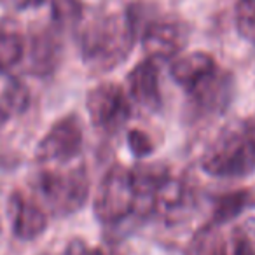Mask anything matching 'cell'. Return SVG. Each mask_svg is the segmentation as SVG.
Instances as JSON below:
<instances>
[{"mask_svg": "<svg viewBox=\"0 0 255 255\" xmlns=\"http://www.w3.org/2000/svg\"><path fill=\"white\" fill-rule=\"evenodd\" d=\"M79 51L89 68L105 72L128 58L136 39L133 12H100L82 18L75 28Z\"/></svg>", "mask_w": 255, "mask_h": 255, "instance_id": "6da1fadb", "label": "cell"}, {"mask_svg": "<svg viewBox=\"0 0 255 255\" xmlns=\"http://www.w3.org/2000/svg\"><path fill=\"white\" fill-rule=\"evenodd\" d=\"M35 191L44 206L54 215H70L84 206L89 194V178L82 164L54 166L44 170L35 182Z\"/></svg>", "mask_w": 255, "mask_h": 255, "instance_id": "7a4b0ae2", "label": "cell"}, {"mask_svg": "<svg viewBox=\"0 0 255 255\" xmlns=\"http://www.w3.org/2000/svg\"><path fill=\"white\" fill-rule=\"evenodd\" d=\"M201 166L212 177H243L255 171V142L245 124L241 129L224 133L206 149Z\"/></svg>", "mask_w": 255, "mask_h": 255, "instance_id": "3957f363", "label": "cell"}, {"mask_svg": "<svg viewBox=\"0 0 255 255\" xmlns=\"http://www.w3.org/2000/svg\"><path fill=\"white\" fill-rule=\"evenodd\" d=\"M95 215L103 224H117L138 208V196L133 184L131 170L116 164L103 178L95 194Z\"/></svg>", "mask_w": 255, "mask_h": 255, "instance_id": "277c9868", "label": "cell"}, {"mask_svg": "<svg viewBox=\"0 0 255 255\" xmlns=\"http://www.w3.org/2000/svg\"><path fill=\"white\" fill-rule=\"evenodd\" d=\"M86 109L93 126L107 133L117 131L129 117V102L123 88L114 82H103L93 88L88 93Z\"/></svg>", "mask_w": 255, "mask_h": 255, "instance_id": "5b68a950", "label": "cell"}, {"mask_svg": "<svg viewBox=\"0 0 255 255\" xmlns=\"http://www.w3.org/2000/svg\"><path fill=\"white\" fill-rule=\"evenodd\" d=\"M82 147V128L75 117L58 121L37 145L35 156L42 164H65Z\"/></svg>", "mask_w": 255, "mask_h": 255, "instance_id": "8992f818", "label": "cell"}, {"mask_svg": "<svg viewBox=\"0 0 255 255\" xmlns=\"http://www.w3.org/2000/svg\"><path fill=\"white\" fill-rule=\"evenodd\" d=\"M189 39V28L177 18H159L150 21L142 33L143 51L150 60H170L177 56Z\"/></svg>", "mask_w": 255, "mask_h": 255, "instance_id": "52a82bcc", "label": "cell"}, {"mask_svg": "<svg viewBox=\"0 0 255 255\" xmlns=\"http://www.w3.org/2000/svg\"><path fill=\"white\" fill-rule=\"evenodd\" d=\"M194 206V192L182 178L168 177L152 199V210L170 222L182 220Z\"/></svg>", "mask_w": 255, "mask_h": 255, "instance_id": "ba28073f", "label": "cell"}, {"mask_svg": "<svg viewBox=\"0 0 255 255\" xmlns=\"http://www.w3.org/2000/svg\"><path fill=\"white\" fill-rule=\"evenodd\" d=\"M26 60L35 75H47L58 67L61 58L60 35L51 26L33 30L26 46Z\"/></svg>", "mask_w": 255, "mask_h": 255, "instance_id": "9c48e42d", "label": "cell"}, {"mask_svg": "<svg viewBox=\"0 0 255 255\" xmlns=\"http://www.w3.org/2000/svg\"><path fill=\"white\" fill-rule=\"evenodd\" d=\"M11 210L12 233L23 241H32L39 238L47 227V215L42 205L32 198H25L19 192H14L9 201Z\"/></svg>", "mask_w": 255, "mask_h": 255, "instance_id": "30bf717a", "label": "cell"}, {"mask_svg": "<svg viewBox=\"0 0 255 255\" xmlns=\"http://www.w3.org/2000/svg\"><path fill=\"white\" fill-rule=\"evenodd\" d=\"M128 89L138 105L149 112L161 109V88H159V70L154 60L140 61L128 74Z\"/></svg>", "mask_w": 255, "mask_h": 255, "instance_id": "8fae6325", "label": "cell"}, {"mask_svg": "<svg viewBox=\"0 0 255 255\" xmlns=\"http://www.w3.org/2000/svg\"><path fill=\"white\" fill-rule=\"evenodd\" d=\"M189 93L199 109L206 112H220L227 107L233 95V81H231V75L217 68L212 75L194 86Z\"/></svg>", "mask_w": 255, "mask_h": 255, "instance_id": "7c38bea8", "label": "cell"}, {"mask_svg": "<svg viewBox=\"0 0 255 255\" xmlns=\"http://www.w3.org/2000/svg\"><path fill=\"white\" fill-rule=\"evenodd\" d=\"M217 70V63L208 53L196 51L184 56L177 58L171 63L170 74L177 84L191 91L194 86H198L201 81H205L208 75H212Z\"/></svg>", "mask_w": 255, "mask_h": 255, "instance_id": "4fadbf2b", "label": "cell"}, {"mask_svg": "<svg viewBox=\"0 0 255 255\" xmlns=\"http://www.w3.org/2000/svg\"><path fill=\"white\" fill-rule=\"evenodd\" d=\"M131 177L138 196V208H142V203H147V208L152 210L154 194L170 177L168 168L161 163H140L131 170Z\"/></svg>", "mask_w": 255, "mask_h": 255, "instance_id": "5bb4252c", "label": "cell"}, {"mask_svg": "<svg viewBox=\"0 0 255 255\" xmlns=\"http://www.w3.org/2000/svg\"><path fill=\"white\" fill-rule=\"evenodd\" d=\"M26 54V40L18 23L0 19V70L16 67Z\"/></svg>", "mask_w": 255, "mask_h": 255, "instance_id": "9a60e30c", "label": "cell"}, {"mask_svg": "<svg viewBox=\"0 0 255 255\" xmlns=\"http://www.w3.org/2000/svg\"><path fill=\"white\" fill-rule=\"evenodd\" d=\"M185 255H227V241L215 224H210L191 238Z\"/></svg>", "mask_w": 255, "mask_h": 255, "instance_id": "2e32d148", "label": "cell"}, {"mask_svg": "<svg viewBox=\"0 0 255 255\" xmlns=\"http://www.w3.org/2000/svg\"><path fill=\"white\" fill-rule=\"evenodd\" d=\"M252 205V194L248 191H236L227 192L215 199L213 205V224H226L233 220L243 212L247 206Z\"/></svg>", "mask_w": 255, "mask_h": 255, "instance_id": "e0dca14e", "label": "cell"}, {"mask_svg": "<svg viewBox=\"0 0 255 255\" xmlns=\"http://www.w3.org/2000/svg\"><path fill=\"white\" fill-rule=\"evenodd\" d=\"M84 18V7L79 0H53V19L58 28H77Z\"/></svg>", "mask_w": 255, "mask_h": 255, "instance_id": "ac0fdd59", "label": "cell"}, {"mask_svg": "<svg viewBox=\"0 0 255 255\" xmlns=\"http://www.w3.org/2000/svg\"><path fill=\"white\" fill-rule=\"evenodd\" d=\"M28 103H30L28 88L21 81H18V79L9 81V84L5 86L4 93H2V109L5 112L21 114L28 109Z\"/></svg>", "mask_w": 255, "mask_h": 255, "instance_id": "d6986e66", "label": "cell"}, {"mask_svg": "<svg viewBox=\"0 0 255 255\" xmlns=\"http://www.w3.org/2000/svg\"><path fill=\"white\" fill-rule=\"evenodd\" d=\"M236 28L243 39L255 42V0H238Z\"/></svg>", "mask_w": 255, "mask_h": 255, "instance_id": "ffe728a7", "label": "cell"}, {"mask_svg": "<svg viewBox=\"0 0 255 255\" xmlns=\"http://www.w3.org/2000/svg\"><path fill=\"white\" fill-rule=\"evenodd\" d=\"M128 147L136 157H145L152 152L154 143L152 138L142 129H131L128 133Z\"/></svg>", "mask_w": 255, "mask_h": 255, "instance_id": "44dd1931", "label": "cell"}, {"mask_svg": "<svg viewBox=\"0 0 255 255\" xmlns=\"http://www.w3.org/2000/svg\"><path fill=\"white\" fill-rule=\"evenodd\" d=\"M227 255H255V245L248 240L240 226L233 231L227 241Z\"/></svg>", "mask_w": 255, "mask_h": 255, "instance_id": "7402d4cb", "label": "cell"}, {"mask_svg": "<svg viewBox=\"0 0 255 255\" xmlns=\"http://www.w3.org/2000/svg\"><path fill=\"white\" fill-rule=\"evenodd\" d=\"M240 229L243 231V233L247 234L248 240L255 245V217H250V219L245 220V222L240 226Z\"/></svg>", "mask_w": 255, "mask_h": 255, "instance_id": "603a6c76", "label": "cell"}, {"mask_svg": "<svg viewBox=\"0 0 255 255\" xmlns=\"http://www.w3.org/2000/svg\"><path fill=\"white\" fill-rule=\"evenodd\" d=\"M67 255H93V250H89L81 241H75V243H72L70 247H68Z\"/></svg>", "mask_w": 255, "mask_h": 255, "instance_id": "cb8c5ba5", "label": "cell"}, {"mask_svg": "<svg viewBox=\"0 0 255 255\" xmlns=\"http://www.w3.org/2000/svg\"><path fill=\"white\" fill-rule=\"evenodd\" d=\"M16 9H35L44 4V0H11Z\"/></svg>", "mask_w": 255, "mask_h": 255, "instance_id": "d4e9b609", "label": "cell"}, {"mask_svg": "<svg viewBox=\"0 0 255 255\" xmlns=\"http://www.w3.org/2000/svg\"><path fill=\"white\" fill-rule=\"evenodd\" d=\"M5 121H7V112H5V110L0 107V128H2V124H4Z\"/></svg>", "mask_w": 255, "mask_h": 255, "instance_id": "484cf974", "label": "cell"}, {"mask_svg": "<svg viewBox=\"0 0 255 255\" xmlns=\"http://www.w3.org/2000/svg\"><path fill=\"white\" fill-rule=\"evenodd\" d=\"M247 129H248V133H250V136L254 138V142H255V124L254 123L247 124Z\"/></svg>", "mask_w": 255, "mask_h": 255, "instance_id": "4316f807", "label": "cell"}]
</instances>
